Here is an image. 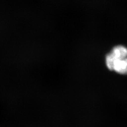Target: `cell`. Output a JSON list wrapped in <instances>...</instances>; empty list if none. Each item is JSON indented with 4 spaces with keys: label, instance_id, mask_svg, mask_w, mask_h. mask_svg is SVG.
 I'll return each mask as SVG.
<instances>
[{
    "label": "cell",
    "instance_id": "obj_1",
    "mask_svg": "<svg viewBox=\"0 0 127 127\" xmlns=\"http://www.w3.org/2000/svg\"><path fill=\"white\" fill-rule=\"evenodd\" d=\"M110 52L117 59H122L127 58V47L123 45L114 46Z\"/></svg>",
    "mask_w": 127,
    "mask_h": 127
},
{
    "label": "cell",
    "instance_id": "obj_2",
    "mask_svg": "<svg viewBox=\"0 0 127 127\" xmlns=\"http://www.w3.org/2000/svg\"><path fill=\"white\" fill-rule=\"evenodd\" d=\"M113 71L120 75H127V58L118 59Z\"/></svg>",
    "mask_w": 127,
    "mask_h": 127
},
{
    "label": "cell",
    "instance_id": "obj_3",
    "mask_svg": "<svg viewBox=\"0 0 127 127\" xmlns=\"http://www.w3.org/2000/svg\"><path fill=\"white\" fill-rule=\"evenodd\" d=\"M118 60L111 52L106 54L105 58V63L107 68L110 70L113 71L117 61Z\"/></svg>",
    "mask_w": 127,
    "mask_h": 127
}]
</instances>
